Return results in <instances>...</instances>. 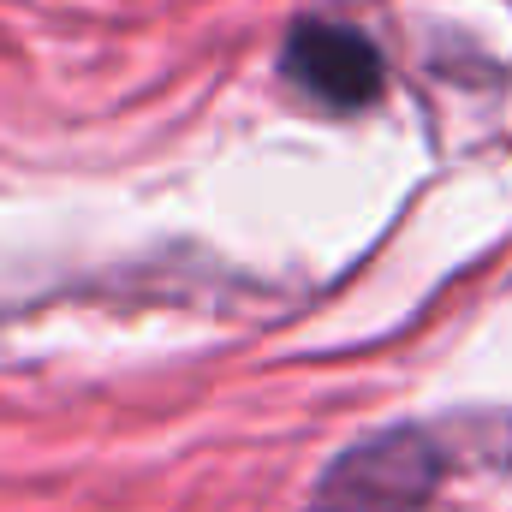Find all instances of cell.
I'll list each match as a JSON object with an SVG mask.
<instances>
[{
  "label": "cell",
  "mask_w": 512,
  "mask_h": 512,
  "mask_svg": "<svg viewBox=\"0 0 512 512\" xmlns=\"http://www.w3.org/2000/svg\"><path fill=\"white\" fill-rule=\"evenodd\" d=\"M280 72L316 102V108H334V114H352V108H370L382 96V54L364 30L352 24H328V18H304L292 24L286 48H280Z\"/></svg>",
  "instance_id": "6da1fadb"
},
{
  "label": "cell",
  "mask_w": 512,
  "mask_h": 512,
  "mask_svg": "<svg viewBox=\"0 0 512 512\" xmlns=\"http://www.w3.org/2000/svg\"><path fill=\"white\" fill-rule=\"evenodd\" d=\"M441 477V459L417 435H387L346 453L328 483L316 489L310 512H411Z\"/></svg>",
  "instance_id": "7a4b0ae2"
}]
</instances>
